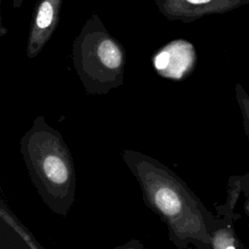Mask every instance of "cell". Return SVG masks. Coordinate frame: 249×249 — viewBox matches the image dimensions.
<instances>
[{"mask_svg":"<svg viewBox=\"0 0 249 249\" xmlns=\"http://www.w3.org/2000/svg\"><path fill=\"white\" fill-rule=\"evenodd\" d=\"M152 63L160 76L172 81H182L194 69L196 50L186 40H173L154 53Z\"/></svg>","mask_w":249,"mask_h":249,"instance_id":"obj_4","label":"cell"},{"mask_svg":"<svg viewBox=\"0 0 249 249\" xmlns=\"http://www.w3.org/2000/svg\"><path fill=\"white\" fill-rule=\"evenodd\" d=\"M63 0H38L31 18L26 54L35 57L53 36L60 17Z\"/></svg>","mask_w":249,"mask_h":249,"instance_id":"obj_5","label":"cell"},{"mask_svg":"<svg viewBox=\"0 0 249 249\" xmlns=\"http://www.w3.org/2000/svg\"><path fill=\"white\" fill-rule=\"evenodd\" d=\"M24 0H12L14 8H19L23 4Z\"/></svg>","mask_w":249,"mask_h":249,"instance_id":"obj_7","label":"cell"},{"mask_svg":"<svg viewBox=\"0 0 249 249\" xmlns=\"http://www.w3.org/2000/svg\"><path fill=\"white\" fill-rule=\"evenodd\" d=\"M20 153L44 203L53 213L66 216L75 198L76 172L62 135L38 116L21 137Z\"/></svg>","mask_w":249,"mask_h":249,"instance_id":"obj_2","label":"cell"},{"mask_svg":"<svg viewBox=\"0 0 249 249\" xmlns=\"http://www.w3.org/2000/svg\"><path fill=\"white\" fill-rule=\"evenodd\" d=\"M72 57L89 94H106L124 84L125 51L96 14L87 20L76 37Z\"/></svg>","mask_w":249,"mask_h":249,"instance_id":"obj_3","label":"cell"},{"mask_svg":"<svg viewBox=\"0 0 249 249\" xmlns=\"http://www.w3.org/2000/svg\"><path fill=\"white\" fill-rule=\"evenodd\" d=\"M1 216V241L3 244L8 240L6 247H23L38 249L42 246L36 241L33 234L22 225L17 216H15L9 206L2 200L0 207Z\"/></svg>","mask_w":249,"mask_h":249,"instance_id":"obj_6","label":"cell"},{"mask_svg":"<svg viewBox=\"0 0 249 249\" xmlns=\"http://www.w3.org/2000/svg\"><path fill=\"white\" fill-rule=\"evenodd\" d=\"M123 159L136 178L145 204L166 225L176 247L203 236L198 201L183 180L158 160L143 153L124 150Z\"/></svg>","mask_w":249,"mask_h":249,"instance_id":"obj_1","label":"cell"}]
</instances>
